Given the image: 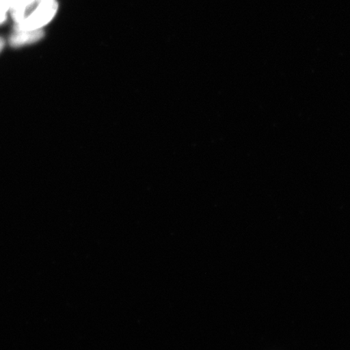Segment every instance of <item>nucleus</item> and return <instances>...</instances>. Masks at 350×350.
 I'll return each mask as SVG.
<instances>
[{
	"instance_id": "obj_1",
	"label": "nucleus",
	"mask_w": 350,
	"mask_h": 350,
	"mask_svg": "<svg viewBox=\"0 0 350 350\" xmlns=\"http://www.w3.org/2000/svg\"><path fill=\"white\" fill-rule=\"evenodd\" d=\"M58 10L56 0H27L10 12L19 30L41 29L54 18Z\"/></svg>"
},
{
	"instance_id": "obj_2",
	"label": "nucleus",
	"mask_w": 350,
	"mask_h": 350,
	"mask_svg": "<svg viewBox=\"0 0 350 350\" xmlns=\"http://www.w3.org/2000/svg\"><path fill=\"white\" fill-rule=\"evenodd\" d=\"M43 37L44 31L42 29L19 30V31H16L11 35L10 43L12 47H21L40 41Z\"/></svg>"
},
{
	"instance_id": "obj_3",
	"label": "nucleus",
	"mask_w": 350,
	"mask_h": 350,
	"mask_svg": "<svg viewBox=\"0 0 350 350\" xmlns=\"http://www.w3.org/2000/svg\"><path fill=\"white\" fill-rule=\"evenodd\" d=\"M27 0H0V6L6 12L11 11L13 8L21 5Z\"/></svg>"
},
{
	"instance_id": "obj_4",
	"label": "nucleus",
	"mask_w": 350,
	"mask_h": 350,
	"mask_svg": "<svg viewBox=\"0 0 350 350\" xmlns=\"http://www.w3.org/2000/svg\"><path fill=\"white\" fill-rule=\"evenodd\" d=\"M7 19V12L3 10V8L0 6V25H2L5 22Z\"/></svg>"
},
{
	"instance_id": "obj_5",
	"label": "nucleus",
	"mask_w": 350,
	"mask_h": 350,
	"mask_svg": "<svg viewBox=\"0 0 350 350\" xmlns=\"http://www.w3.org/2000/svg\"><path fill=\"white\" fill-rule=\"evenodd\" d=\"M4 45H5V42H4L2 38H0V52L3 51Z\"/></svg>"
}]
</instances>
